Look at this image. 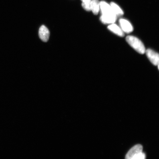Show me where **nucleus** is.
Here are the masks:
<instances>
[{"label": "nucleus", "mask_w": 159, "mask_h": 159, "mask_svg": "<svg viewBox=\"0 0 159 159\" xmlns=\"http://www.w3.org/2000/svg\"><path fill=\"white\" fill-rule=\"evenodd\" d=\"M108 29L112 32L113 33L121 37L124 36V33L122 30V29L120 27L116 24H115L114 23L111 24L108 26Z\"/></svg>", "instance_id": "obj_7"}, {"label": "nucleus", "mask_w": 159, "mask_h": 159, "mask_svg": "<svg viewBox=\"0 0 159 159\" xmlns=\"http://www.w3.org/2000/svg\"><path fill=\"white\" fill-rule=\"evenodd\" d=\"M100 9V2L98 0H92L91 2V11L95 15L98 14Z\"/></svg>", "instance_id": "obj_8"}, {"label": "nucleus", "mask_w": 159, "mask_h": 159, "mask_svg": "<svg viewBox=\"0 0 159 159\" xmlns=\"http://www.w3.org/2000/svg\"><path fill=\"white\" fill-rule=\"evenodd\" d=\"M81 1H82V2H84L87 1V0H81Z\"/></svg>", "instance_id": "obj_12"}, {"label": "nucleus", "mask_w": 159, "mask_h": 159, "mask_svg": "<svg viewBox=\"0 0 159 159\" xmlns=\"http://www.w3.org/2000/svg\"><path fill=\"white\" fill-rule=\"evenodd\" d=\"M110 5L115 14L117 17L120 16L124 15V11L116 4L114 2H111Z\"/></svg>", "instance_id": "obj_9"}, {"label": "nucleus", "mask_w": 159, "mask_h": 159, "mask_svg": "<svg viewBox=\"0 0 159 159\" xmlns=\"http://www.w3.org/2000/svg\"><path fill=\"white\" fill-rule=\"evenodd\" d=\"M120 27L124 33H130L134 30V28L130 22L128 20L121 19L119 20Z\"/></svg>", "instance_id": "obj_4"}, {"label": "nucleus", "mask_w": 159, "mask_h": 159, "mask_svg": "<svg viewBox=\"0 0 159 159\" xmlns=\"http://www.w3.org/2000/svg\"><path fill=\"white\" fill-rule=\"evenodd\" d=\"M145 53H146L149 60L153 65L157 66L159 63V55L158 53L153 51L150 49L146 50Z\"/></svg>", "instance_id": "obj_3"}, {"label": "nucleus", "mask_w": 159, "mask_h": 159, "mask_svg": "<svg viewBox=\"0 0 159 159\" xmlns=\"http://www.w3.org/2000/svg\"><path fill=\"white\" fill-rule=\"evenodd\" d=\"M100 9L102 15L100 20L105 24H111L116 21L117 16L113 11L110 5L104 1L100 2Z\"/></svg>", "instance_id": "obj_1"}, {"label": "nucleus", "mask_w": 159, "mask_h": 159, "mask_svg": "<svg viewBox=\"0 0 159 159\" xmlns=\"http://www.w3.org/2000/svg\"><path fill=\"white\" fill-rule=\"evenodd\" d=\"M126 40L129 45L137 52L141 54L145 53L146 49L144 45L138 38L134 36L129 35L126 37Z\"/></svg>", "instance_id": "obj_2"}, {"label": "nucleus", "mask_w": 159, "mask_h": 159, "mask_svg": "<svg viewBox=\"0 0 159 159\" xmlns=\"http://www.w3.org/2000/svg\"><path fill=\"white\" fill-rule=\"evenodd\" d=\"M143 148L142 145L137 144L131 148L126 155L125 158L132 159L136 155L143 152Z\"/></svg>", "instance_id": "obj_5"}, {"label": "nucleus", "mask_w": 159, "mask_h": 159, "mask_svg": "<svg viewBox=\"0 0 159 159\" xmlns=\"http://www.w3.org/2000/svg\"><path fill=\"white\" fill-rule=\"evenodd\" d=\"M39 35L42 41L47 42L48 41L50 36L49 30L45 25H42L39 29Z\"/></svg>", "instance_id": "obj_6"}, {"label": "nucleus", "mask_w": 159, "mask_h": 159, "mask_svg": "<svg viewBox=\"0 0 159 159\" xmlns=\"http://www.w3.org/2000/svg\"><path fill=\"white\" fill-rule=\"evenodd\" d=\"M146 154L142 152L136 155L132 159H144L146 158Z\"/></svg>", "instance_id": "obj_11"}, {"label": "nucleus", "mask_w": 159, "mask_h": 159, "mask_svg": "<svg viewBox=\"0 0 159 159\" xmlns=\"http://www.w3.org/2000/svg\"><path fill=\"white\" fill-rule=\"evenodd\" d=\"M91 0H87V1L82 2V7L87 11H91Z\"/></svg>", "instance_id": "obj_10"}]
</instances>
